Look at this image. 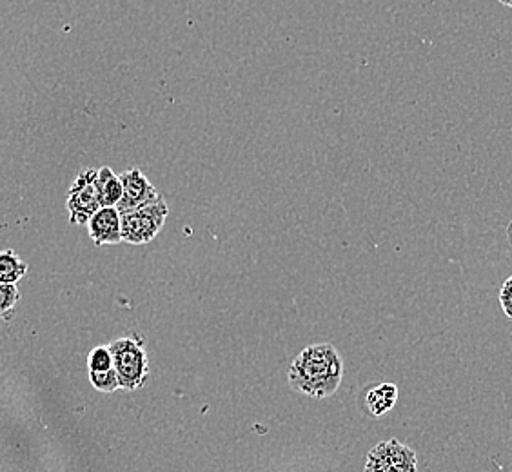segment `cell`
<instances>
[{
    "label": "cell",
    "instance_id": "obj_13",
    "mask_svg": "<svg viewBox=\"0 0 512 472\" xmlns=\"http://www.w3.org/2000/svg\"><path fill=\"white\" fill-rule=\"evenodd\" d=\"M500 304H502L503 313L512 320V276L503 282L502 291H500Z\"/></svg>",
    "mask_w": 512,
    "mask_h": 472
},
{
    "label": "cell",
    "instance_id": "obj_11",
    "mask_svg": "<svg viewBox=\"0 0 512 472\" xmlns=\"http://www.w3.org/2000/svg\"><path fill=\"white\" fill-rule=\"evenodd\" d=\"M396 398H398L396 387L393 384H382L369 391L365 404H367V409L373 416H382V414L393 409Z\"/></svg>",
    "mask_w": 512,
    "mask_h": 472
},
{
    "label": "cell",
    "instance_id": "obj_12",
    "mask_svg": "<svg viewBox=\"0 0 512 472\" xmlns=\"http://www.w3.org/2000/svg\"><path fill=\"white\" fill-rule=\"evenodd\" d=\"M20 302L19 287L0 284V320H11Z\"/></svg>",
    "mask_w": 512,
    "mask_h": 472
},
{
    "label": "cell",
    "instance_id": "obj_14",
    "mask_svg": "<svg viewBox=\"0 0 512 472\" xmlns=\"http://www.w3.org/2000/svg\"><path fill=\"white\" fill-rule=\"evenodd\" d=\"M505 236H507V244L512 249V218L509 220V224H507V229H505Z\"/></svg>",
    "mask_w": 512,
    "mask_h": 472
},
{
    "label": "cell",
    "instance_id": "obj_4",
    "mask_svg": "<svg viewBox=\"0 0 512 472\" xmlns=\"http://www.w3.org/2000/svg\"><path fill=\"white\" fill-rule=\"evenodd\" d=\"M109 351L113 356L119 387L133 391L144 384V378L148 373V358L137 342L122 338L109 345Z\"/></svg>",
    "mask_w": 512,
    "mask_h": 472
},
{
    "label": "cell",
    "instance_id": "obj_3",
    "mask_svg": "<svg viewBox=\"0 0 512 472\" xmlns=\"http://www.w3.org/2000/svg\"><path fill=\"white\" fill-rule=\"evenodd\" d=\"M97 173V169H84L69 187L66 207L71 226H88L91 217L102 207L97 189Z\"/></svg>",
    "mask_w": 512,
    "mask_h": 472
},
{
    "label": "cell",
    "instance_id": "obj_8",
    "mask_svg": "<svg viewBox=\"0 0 512 472\" xmlns=\"http://www.w3.org/2000/svg\"><path fill=\"white\" fill-rule=\"evenodd\" d=\"M89 380L95 389L102 393H113L119 389V378L113 365V356L109 347H97L89 353Z\"/></svg>",
    "mask_w": 512,
    "mask_h": 472
},
{
    "label": "cell",
    "instance_id": "obj_10",
    "mask_svg": "<svg viewBox=\"0 0 512 472\" xmlns=\"http://www.w3.org/2000/svg\"><path fill=\"white\" fill-rule=\"evenodd\" d=\"M28 273V264L15 251H0V284H19Z\"/></svg>",
    "mask_w": 512,
    "mask_h": 472
},
{
    "label": "cell",
    "instance_id": "obj_5",
    "mask_svg": "<svg viewBox=\"0 0 512 472\" xmlns=\"http://www.w3.org/2000/svg\"><path fill=\"white\" fill-rule=\"evenodd\" d=\"M418 460L413 449L398 440L380 443L375 447L365 465V472H416Z\"/></svg>",
    "mask_w": 512,
    "mask_h": 472
},
{
    "label": "cell",
    "instance_id": "obj_7",
    "mask_svg": "<svg viewBox=\"0 0 512 472\" xmlns=\"http://www.w3.org/2000/svg\"><path fill=\"white\" fill-rule=\"evenodd\" d=\"M88 231L95 246H115L122 242V220L117 207H100L88 222Z\"/></svg>",
    "mask_w": 512,
    "mask_h": 472
},
{
    "label": "cell",
    "instance_id": "obj_6",
    "mask_svg": "<svg viewBox=\"0 0 512 472\" xmlns=\"http://www.w3.org/2000/svg\"><path fill=\"white\" fill-rule=\"evenodd\" d=\"M120 180H122V187H124L122 200L117 206L120 215L126 213V211L138 209V207L149 206L160 198L157 187L149 182V178L140 169L133 168L124 171L120 175Z\"/></svg>",
    "mask_w": 512,
    "mask_h": 472
},
{
    "label": "cell",
    "instance_id": "obj_1",
    "mask_svg": "<svg viewBox=\"0 0 512 472\" xmlns=\"http://www.w3.org/2000/svg\"><path fill=\"white\" fill-rule=\"evenodd\" d=\"M342 360L331 344L309 345L289 371V384L316 400L335 394L342 382Z\"/></svg>",
    "mask_w": 512,
    "mask_h": 472
},
{
    "label": "cell",
    "instance_id": "obj_2",
    "mask_svg": "<svg viewBox=\"0 0 512 472\" xmlns=\"http://www.w3.org/2000/svg\"><path fill=\"white\" fill-rule=\"evenodd\" d=\"M168 215L169 207L162 197L149 206L122 213V242H128L133 246H144L153 242L166 224Z\"/></svg>",
    "mask_w": 512,
    "mask_h": 472
},
{
    "label": "cell",
    "instance_id": "obj_9",
    "mask_svg": "<svg viewBox=\"0 0 512 472\" xmlns=\"http://www.w3.org/2000/svg\"><path fill=\"white\" fill-rule=\"evenodd\" d=\"M97 189H99L100 206L117 207L122 200V180L113 169L104 166L97 173Z\"/></svg>",
    "mask_w": 512,
    "mask_h": 472
},
{
    "label": "cell",
    "instance_id": "obj_15",
    "mask_svg": "<svg viewBox=\"0 0 512 472\" xmlns=\"http://www.w3.org/2000/svg\"><path fill=\"white\" fill-rule=\"evenodd\" d=\"M502 6H505V8H511L512 10V0H498Z\"/></svg>",
    "mask_w": 512,
    "mask_h": 472
}]
</instances>
